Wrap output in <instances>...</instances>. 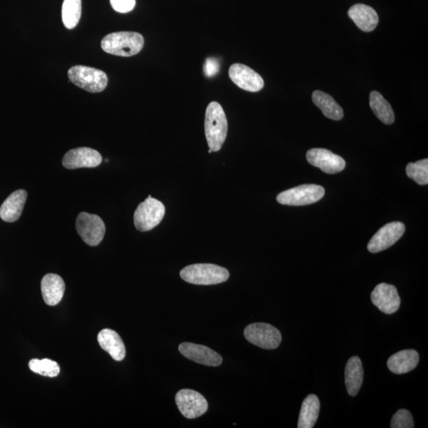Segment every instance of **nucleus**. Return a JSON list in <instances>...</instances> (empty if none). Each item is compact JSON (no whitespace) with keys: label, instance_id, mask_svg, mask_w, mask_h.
<instances>
[{"label":"nucleus","instance_id":"9b49d317","mask_svg":"<svg viewBox=\"0 0 428 428\" xmlns=\"http://www.w3.org/2000/svg\"><path fill=\"white\" fill-rule=\"evenodd\" d=\"M309 164L322 170L324 173L337 174L346 167L344 159L326 148H312L306 154Z\"/></svg>","mask_w":428,"mask_h":428},{"label":"nucleus","instance_id":"4468645a","mask_svg":"<svg viewBox=\"0 0 428 428\" xmlns=\"http://www.w3.org/2000/svg\"><path fill=\"white\" fill-rule=\"evenodd\" d=\"M371 301L379 311L386 314H393L398 311L401 298L398 290L393 285L381 283L371 293Z\"/></svg>","mask_w":428,"mask_h":428},{"label":"nucleus","instance_id":"7ed1b4c3","mask_svg":"<svg viewBox=\"0 0 428 428\" xmlns=\"http://www.w3.org/2000/svg\"><path fill=\"white\" fill-rule=\"evenodd\" d=\"M180 277L194 285L220 284L229 280V272L223 267L211 264L189 265L180 271Z\"/></svg>","mask_w":428,"mask_h":428},{"label":"nucleus","instance_id":"dca6fc26","mask_svg":"<svg viewBox=\"0 0 428 428\" xmlns=\"http://www.w3.org/2000/svg\"><path fill=\"white\" fill-rule=\"evenodd\" d=\"M41 289L45 302L48 306H55L58 305L64 297L65 283L60 276L48 274L41 280Z\"/></svg>","mask_w":428,"mask_h":428},{"label":"nucleus","instance_id":"0eeeda50","mask_svg":"<svg viewBox=\"0 0 428 428\" xmlns=\"http://www.w3.org/2000/svg\"><path fill=\"white\" fill-rule=\"evenodd\" d=\"M244 335L247 341L262 349H276L282 342L280 330L269 324H251L245 328Z\"/></svg>","mask_w":428,"mask_h":428},{"label":"nucleus","instance_id":"f03ea898","mask_svg":"<svg viewBox=\"0 0 428 428\" xmlns=\"http://www.w3.org/2000/svg\"><path fill=\"white\" fill-rule=\"evenodd\" d=\"M144 45L143 36L136 32H116L108 34L101 43L102 49L106 53L120 56H132L142 51Z\"/></svg>","mask_w":428,"mask_h":428},{"label":"nucleus","instance_id":"bb28decb","mask_svg":"<svg viewBox=\"0 0 428 428\" xmlns=\"http://www.w3.org/2000/svg\"><path fill=\"white\" fill-rule=\"evenodd\" d=\"M406 174L419 185L428 183V159H425L416 163H409L406 167Z\"/></svg>","mask_w":428,"mask_h":428},{"label":"nucleus","instance_id":"f3484780","mask_svg":"<svg viewBox=\"0 0 428 428\" xmlns=\"http://www.w3.org/2000/svg\"><path fill=\"white\" fill-rule=\"evenodd\" d=\"M27 199V192L25 190H18L10 194L0 207V218L10 223L18 221Z\"/></svg>","mask_w":428,"mask_h":428},{"label":"nucleus","instance_id":"c85d7f7f","mask_svg":"<svg viewBox=\"0 0 428 428\" xmlns=\"http://www.w3.org/2000/svg\"><path fill=\"white\" fill-rule=\"evenodd\" d=\"M113 10L120 13L131 12L136 5V0H111Z\"/></svg>","mask_w":428,"mask_h":428},{"label":"nucleus","instance_id":"a211bd4d","mask_svg":"<svg viewBox=\"0 0 428 428\" xmlns=\"http://www.w3.org/2000/svg\"><path fill=\"white\" fill-rule=\"evenodd\" d=\"M348 15L355 25L364 32L373 31L377 27L379 22V15L375 10L362 3L355 4L350 8Z\"/></svg>","mask_w":428,"mask_h":428},{"label":"nucleus","instance_id":"a878e982","mask_svg":"<svg viewBox=\"0 0 428 428\" xmlns=\"http://www.w3.org/2000/svg\"><path fill=\"white\" fill-rule=\"evenodd\" d=\"M29 368L33 372L49 378L56 377L60 371L58 363L49 359H31L29 362Z\"/></svg>","mask_w":428,"mask_h":428},{"label":"nucleus","instance_id":"2eb2a0df","mask_svg":"<svg viewBox=\"0 0 428 428\" xmlns=\"http://www.w3.org/2000/svg\"><path fill=\"white\" fill-rule=\"evenodd\" d=\"M179 350L184 357L208 367H218L223 363V357L218 353L203 345L182 343L179 346Z\"/></svg>","mask_w":428,"mask_h":428},{"label":"nucleus","instance_id":"412c9836","mask_svg":"<svg viewBox=\"0 0 428 428\" xmlns=\"http://www.w3.org/2000/svg\"><path fill=\"white\" fill-rule=\"evenodd\" d=\"M363 381V368L362 362L358 357H353L348 360L345 368V384L349 395L355 396L358 394Z\"/></svg>","mask_w":428,"mask_h":428},{"label":"nucleus","instance_id":"423d86ee","mask_svg":"<svg viewBox=\"0 0 428 428\" xmlns=\"http://www.w3.org/2000/svg\"><path fill=\"white\" fill-rule=\"evenodd\" d=\"M326 194L322 185L306 184L289 189L277 196L278 203L286 205H307L318 202Z\"/></svg>","mask_w":428,"mask_h":428},{"label":"nucleus","instance_id":"6e6552de","mask_svg":"<svg viewBox=\"0 0 428 428\" xmlns=\"http://www.w3.org/2000/svg\"><path fill=\"white\" fill-rule=\"evenodd\" d=\"M77 233L87 245H99L106 233V226L100 216L82 212L77 216Z\"/></svg>","mask_w":428,"mask_h":428},{"label":"nucleus","instance_id":"5701e85b","mask_svg":"<svg viewBox=\"0 0 428 428\" xmlns=\"http://www.w3.org/2000/svg\"><path fill=\"white\" fill-rule=\"evenodd\" d=\"M319 409V401L316 395L311 394L304 400L297 423L298 428H313L317 421Z\"/></svg>","mask_w":428,"mask_h":428},{"label":"nucleus","instance_id":"1a4fd4ad","mask_svg":"<svg viewBox=\"0 0 428 428\" xmlns=\"http://www.w3.org/2000/svg\"><path fill=\"white\" fill-rule=\"evenodd\" d=\"M175 403L181 414L188 419H196L207 412L208 402L197 391L184 389L175 395Z\"/></svg>","mask_w":428,"mask_h":428},{"label":"nucleus","instance_id":"cd10ccee","mask_svg":"<svg viewBox=\"0 0 428 428\" xmlns=\"http://www.w3.org/2000/svg\"><path fill=\"white\" fill-rule=\"evenodd\" d=\"M392 428H414V422L411 412L406 409H400L396 412L391 420Z\"/></svg>","mask_w":428,"mask_h":428},{"label":"nucleus","instance_id":"aec40b11","mask_svg":"<svg viewBox=\"0 0 428 428\" xmlns=\"http://www.w3.org/2000/svg\"><path fill=\"white\" fill-rule=\"evenodd\" d=\"M420 357L415 350H404L396 353L389 359L388 368L396 374L410 372L418 365Z\"/></svg>","mask_w":428,"mask_h":428},{"label":"nucleus","instance_id":"6ab92c4d","mask_svg":"<svg viewBox=\"0 0 428 428\" xmlns=\"http://www.w3.org/2000/svg\"><path fill=\"white\" fill-rule=\"evenodd\" d=\"M98 341L102 350L111 355L113 359L121 362L126 357V350L120 335L111 329H102L98 335Z\"/></svg>","mask_w":428,"mask_h":428},{"label":"nucleus","instance_id":"4be33fe9","mask_svg":"<svg viewBox=\"0 0 428 428\" xmlns=\"http://www.w3.org/2000/svg\"><path fill=\"white\" fill-rule=\"evenodd\" d=\"M313 101L324 115L335 121L341 120L343 117L342 107L333 99L331 95L322 91H315L313 93Z\"/></svg>","mask_w":428,"mask_h":428},{"label":"nucleus","instance_id":"39448f33","mask_svg":"<svg viewBox=\"0 0 428 428\" xmlns=\"http://www.w3.org/2000/svg\"><path fill=\"white\" fill-rule=\"evenodd\" d=\"M164 214V204L149 195L147 199L137 206L134 213V225L139 231H150L161 223Z\"/></svg>","mask_w":428,"mask_h":428},{"label":"nucleus","instance_id":"20e7f679","mask_svg":"<svg viewBox=\"0 0 428 428\" xmlns=\"http://www.w3.org/2000/svg\"><path fill=\"white\" fill-rule=\"evenodd\" d=\"M68 76L75 85L91 93L104 91L108 84V77L105 72L91 67L82 65L71 67Z\"/></svg>","mask_w":428,"mask_h":428},{"label":"nucleus","instance_id":"393cba45","mask_svg":"<svg viewBox=\"0 0 428 428\" xmlns=\"http://www.w3.org/2000/svg\"><path fill=\"white\" fill-rule=\"evenodd\" d=\"M81 0H64L62 20L67 29H74L81 17Z\"/></svg>","mask_w":428,"mask_h":428},{"label":"nucleus","instance_id":"f8f14e48","mask_svg":"<svg viewBox=\"0 0 428 428\" xmlns=\"http://www.w3.org/2000/svg\"><path fill=\"white\" fill-rule=\"evenodd\" d=\"M229 75L232 81L240 89L258 92L264 89V81L261 76L245 65L234 64L230 67Z\"/></svg>","mask_w":428,"mask_h":428},{"label":"nucleus","instance_id":"9d476101","mask_svg":"<svg viewBox=\"0 0 428 428\" xmlns=\"http://www.w3.org/2000/svg\"><path fill=\"white\" fill-rule=\"evenodd\" d=\"M405 232V225L399 221L385 225L374 234L369 242L368 249L371 254H378L393 246Z\"/></svg>","mask_w":428,"mask_h":428},{"label":"nucleus","instance_id":"b1692460","mask_svg":"<svg viewBox=\"0 0 428 428\" xmlns=\"http://www.w3.org/2000/svg\"><path fill=\"white\" fill-rule=\"evenodd\" d=\"M370 106L374 115L386 125H391L395 121V115L387 100L378 91L370 95Z\"/></svg>","mask_w":428,"mask_h":428},{"label":"nucleus","instance_id":"f257e3e1","mask_svg":"<svg viewBox=\"0 0 428 428\" xmlns=\"http://www.w3.org/2000/svg\"><path fill=\"white\" fill-rule=\"evenodd\" d=\"M205 133L210 150L218 152L228 133V121L218 102H210L205 111Z\"/></svg>","mask_w":428,"mask_h":428},{"label":"nucleus","instance_id":"c756f323","mask_svg":"<svg viewBox=\"0 0 428 428\" xmlns=\"http://www.w3.org/2000/svg\"><path fill=\"white\" fill-rule=\"evenodd\" d=\"M212 153V150H210V149L209 153Z\"/></svg>","mask_w":428,"mask_h":428},{"label":"nucleus","instance_id":"ddd939ff","mask_svg":"<svg viewBox=\"0 0 428 428\" xmlns=\"http://www.w3.org/2000/svg\"><path fill=\"white\" fill-rule=\"evenodd\" d=\"M102 161L100 153L90 148H78L71 149L65 155L63 166L67 169L82 168H96Z\"/></svg>","mask_w":428,"mask_h":428}]
</instances>
